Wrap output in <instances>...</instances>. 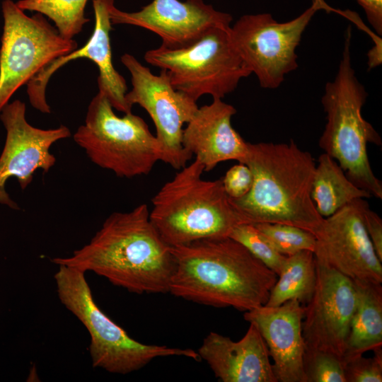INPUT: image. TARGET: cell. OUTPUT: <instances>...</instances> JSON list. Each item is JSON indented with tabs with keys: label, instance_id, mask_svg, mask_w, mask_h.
I'll list each match as a JSON object with an SVG mask.
<instances>
[{
	"label": "cell",
	"instance_id": "28",
	"mask_svg": "<svg viewBox=\"0 0 382 382\" xmlns=\"http://www.w3.org/2000/svg\"><path fill=\"white\" fill-rule=\"evenodd\" d=\"M221 180L228 196L231 199H239L250 190L253 176L246 164L238 163L226 171Z\"/></svg>",
	"mask_w": 382,
	"mask_h": 382
},
{
	"label": "cell",
	"instance_id": "20",
	"mask_svg": "<svg viewBox=\"0 0 382 382\" xmlns=\"http://www.w3.org/2000/svg\"><path fill=\"white\" fill-rule=\"evenodd\" d=\"M352 281L356 289L357 304L351 321L343 364L351 358L382 347L381 284Z\"/></svg>",
	"mask_w": 382,
	"mask_h": 382
},
{
	"label": "cell",
	"instance_id": "5",
	"mask_svg": "<svg viewBox=\"0 0 382 382\" xmlns=\"http://www.w3.org/2000/svg\"><path fill=\"white\" fill-rule=\"evenodd\" d=\"M351 40L352 28L349 26L337 74L325 84L321 98L327 122L318 144L354 185L381 199L382 183L371 169L367 145L381 146L382 141L379 134L362 116L368 93L352 66Z\"/></svg>",
	"mask_w": 382,
	"mask_h": 382
},
{
	"label": "cell",
	"instance_id": "15",
	"mask_svg": "<svg viewBox=\"0 0 382 382\" xmlns=\"http://www.w3.org/2000/svg\"><path fill=\"white\" fill-rule=\"evenodd\" d=\"M95 16L93 32L80 49L59 57L40 70L27 86V93L31 105L42 113H50L45 93L47 85L52 74L68 62L79 58L91 60L98 68V91L104 94L114 109L125 114L132 112L125 100L127 91L126 81L114 68L110 32L112 23L110 9L114 0H91Z\"/></svg>",
	"mask_w": 382,
	"mask_h": 382
},
{
	"label": "cell",
	"instance_id": "11",
	"mask_svg": "<svg viewBox=\"0 0 382 382\" xmlns=\"http://www.w3.org/2000/svg\"><path fill=\"white\" fill-rule=\"evenodd\" d=\"M121 62L131 74L132 88L125 95L127 105L138 104L148 112L155 125L161 161L181 169L192 156L183 146V127L197 110V102L173 87L165 69L155 75L130 54H123Z\"/></svg>",
	"mask_w": 382,
	"mask_h": 382
},
{
	"label": "cell",
	"instance_id": "25",
	"mask_svg": "<svg viewBox=\"0 0 382 382\" xmlns=\"http://www.w3.org/2000/svg\"><path fill=\"white\" fill-rule=\"evenodd\" d=\"M230 238L242 244L253 255L277 275L286 260L253 224H241L231 231Z\"/></svg>",
	"mask_w": 382,
	"mask_h": 382
},
{
	"label": "cell",
	"instance_id": "27",
	"mask_svg": "<svg viewBox=\"0 0 382 382\" xmlns=\"http://www.w3.org/2000/svg\"><path fill=\"white\" fill-rule=\"evenodd\" d=\"M372 351V357L360 355L351 358L343 364L346 382L382 381L381 347Z\"/></svg>",
	"mask_w": 382,
	"mask_h": 382
},
{
	"label": "cell",
	"instance_id": "21",
	"mask_svg": "<svg viewBox=\"0 0 382 382\" xmlns=\"http://www.w3.org/2000/svg\"><path fill=\"white\" fill-rule=\"evenodd\" d=\"M371 194L354 185L337 162L325 153L316 166L311 197L317 211L328 217L357 199L370 198Z\"/></svg>",
	"mask_w": 382,
	"mask_h": 382
},
{
	"label": "cell",
	"instance_id": "22",
	"mask_svg": "<svg viewBox=\"0 0 382 382\" xmlns=\"http://www.w3.org/2000/svg\"><path fill=\"white\" fill-rule=\"evenodd\" d=\"M316 284V266L312 251L302 250L287 256L265 305L278 306L296 299L306 306L313 294Z\"/></svg>",
	"mask_w": 382,
	"mask_h": 382
},
{
	"label": "cell",
	"instance_id": "30",
	"mask_svg": "<svg viewBox=\"0 0 382 382\" xmlns=\"http://www.w3.org/2000/svg\"><path fill=\"white\" fill-rule=\"evenodd\" d=\"M363 8L366 19L376 33L382 35V0H355Z\"/></svg>",
	"mask_w": 382,
	"mask_h": 382
},
{
	"label": "cell",
	"instance_id": "9",
	"mask_svg": "<svg viewBox=\"0 0 382 382\" xmlns=\"http://www.w3.org/2000/svg\"><path fill=\"white\" fill-rule=\"evenodd\" d=\"M1 11L0 112L40 70L78 47L75 40L63 37L41 13L29 16L12 0L2 1Z\"/></svg>",
	"mask_w": 382,
	"mask_h": 382
},
{
	"label": "cell",
	"instance_id": "2",
	"mask_svg": "<svg viewBox=\"0 0 382 382\" xmlns=\"http://www.w3.org/2000/svg\"><path fill=\"white\" fill-rule=\"evenodd\" d=\"M169 293L195 303L245 312L266 303L277 274L230 237L170 247Z\"/></svg>",
	"mask_w": 382,
	"mask_h": 382
},
{
	"label": "cell",
	"instance_id": "18",
	"mask_svg": "<svg viewBox=\"0 0 382 382\" xmlns=\"http://www.w3.org/2000/svg\"><path fill=\"white\" fill-rule=\"evenodd\" d=\"M236 113L233 105L214 98L210 104L198 107L183 129L184 149L195 156L204 171L228 160L244 162L248 142L231 125V118Z\"/></svg>",
	"mask_w": 382,
	"mask_h": 382
},
{
	"label": "cell",
	"instance_id": "13",
	"mask_svg": "<svg viewBox=\"0 0 382 382\" xmlns=\"http://www.w3.org/2000/svg\"><path fill=\"white\" fill-rule=\"evenodd\" d=\"M26 107L20 100L7 103L0 112L6 132L5 144L0 156V204L12 209H20L10 197L5 186L11 178H16L23 190L33 179L37 170L44 173L56 163L50 148L55 142L71 136L64 126L44 129L30 125L25 117Z\"/></svg>",
	"mask_w": 382,
	"mask_h": 382
},
{
	"label": "cell",
	"instance_id": "29",
	"mask_svg": "<svg viewBox=\"0 0 382 382\" xmlns=\"http://www.w3.org/2000/svg\"><path fill=\"white\" fill-rule=\"evenodd\" d=\"M364 224L374 249L382 262V219L369 206L365 207L363 213Z\"/></svg>",
	"mask_w": 382,
	"mask_h": 382
},
{
	"label": "cell",
	"instance_id": "24",
	"mask_svg": "<svg viewBox=\"0 0 382 382\" xmlns=\"http://www.w3.org/2000/svg\"><path fill=\"white\" fill-rule=\"evenodd\" d=\"M254 225L284 255L289 256L302 250L314 252L316 238L309 231L282 224L258 223Z\"/></svg>",
	"mask_w": 382,
	"mask_h": 382
},
{
	"label": "cell",
	"instance_id": "6",
	"mask_svg": "<svg viewBox=\"0 0 382 382\" xmlns=\"http://www.w3.org/2000/svg\"><path fill=\"white\" fill-rule=\"evenodd\" d=\"M85 272L59 265L54 275L61 303L84 325L90 335L92 366L111 374H127L141 369L158 357H200L192 349L146 345L131 337L96 304Z\"/></svg>",
	"mask_w": 382,
	"mask_h": 382
},
{
	"label": "cell",
	"instance_id": "26",
	"mask_svg": "<svg viewBox=\"0 0 382 382\" xmlns=\"http://www.w3.org/2000/svg\"><path fill=\"white\" fill-rule=\"evenodd\" d=\"M303 368L307 382H346L342 361L330 353L306 349Z\"/></svg>",
	"mask_w": 382,
	"mask_h": 382
},
{
	"label": "cell",
	"instance_id": "12",
	"mask_svg": "<svg viewBox=\"0 0 382 382\" xmlns=\"http://www.w3.org/2000/svg\"><path fill=\"white\" fill-rule=\"evenodd\" d=\"M316 266V287L302 320L306 349L330 353L343 363L356 289L353 281L336 270L317 260Z\"/></svg>",
	"mask_w": 382,
	"mask_h": 382
},
{
	"label": "cell",
	"instance_id": "10",
	"mask_svg": "<svg viewBox=\"0 0 382 382\" xmlns=\"http://www.w3.org/2000/svg\"><path fill=\"white\" fill-rule=\"evenodd\" d=\"M323 0L295 18L278 22L269 13L245 14L231 26L233 45L245 65L263 88L275 89L298 67L296 50L315 13L325 8Z\"/></svg>",
	"mask_w": 382,
	"mask_h": 382
},
{
	"label": "cell",
	"instance_id": "14",
	"mask_svg": "<svg viewBox=\"0 0 382 382\" xmlns=\"http://www.w3.org/2000/svg\"><path fill=\"white\" fill-rule=\"evenodd\" d=\"M368 202L357 199L324 221L315 235L316 260L352 280L382 283V264L366 231L363 213Z\"/></svg>",
	"mask_w": 382,
	"mask_h": 382
},
{
	"label": "cell",
	"instance_id": "4",
	"mask_svg": "<svg viewBox=\"0 0 382 382\" xmlns=\"http://www.w3.org/2000/svg\"><path fill=\"white\" fill-rule=\"evenodd\" d=\"M204 171L195 158L178 170L151 200L150 220L170 247L227 238L236 226L248 224L225 192L221 179H203Z\"/></svg>",
	"mask_w": 382,
	"mask_h": 382
},
{
	"label": "cell",
	"instance_id": "7",
	"mask_svg": "<svg viewBox=\"0 0 382 382\" xmlns=\"http://www.w3.org/2000/svg\"><path fill=\"white\" fill-rule=\"evenodd\" d=\"M231 26L214 27L190 43L148 50L145 61L165 69L173 87L193 100L204 95L222 99L251 72L232 42Z\"/></svg>",
	"mask_w": 382,
	"mask_h": 382
},
{
	"label": "cell",
	"instance_id": "19",
	"mask_svg": "<svg viewBox=\"0 0 382 382\" xmlns=\"http://www.w3.org/2000/svg\"><path fill=\"white\" fill-rule=\"evenodd\" d=\"M197 352L222 382H277L267 345L253 324L237 342L210 332Z\"/></svg>",
	"mask_w": 382,
	"mask_h": 382
},
{
	"label": "cell",
	"instance_id": "17",
	"mask_svg": "<svg viewBox=\"0 0 382 382\" xmlns=\"http://www.w3.org/2000/svg\"><path fill=\"white\" fill-rule=\"evenodd\" d=\"M304 310V306L293 299L278 306L263 305L244 312V319L257 328L267 345L277 382H307L302 334Z\"/></svg>",
	"mask_w": 382,
	"mask_h": 382
},
{
	"label": "cell",
	"instance_id": "1",
	"mask_svg": "<svg viewBox=\"0 0 382 382\" xmlns=\"http://www.w3.org/2000/svg\"><path fill=\"white\" fill-rule=\"evenodd\" d=\"M149 212L144 203L112 213L88 243L51 262L93 272L132 293H169L175 260Z\"/></svg>",
	"mask_w": 382,
	"mask_h": 382
},
{
	"label": "cell",
	"instance_id": "23",
	"mask_svg": "<svg viewBox=\"0 0 382 382\" xmlns=\"http://www.w3.org/2000/svg\"><path fill=\"white\" fill-rule=\"evenodd\" d=\"M88 0H19L17 6L24 11H35L54 23L59 33L64 38L73 39L89 19L85 16Z\"/></svg>",
	"mask_w": 382,
	"mask_h": 382
},
{
	"label": "cell",
	"instance_id": "8",
	"mask_svg": "<svg viewBox=\"0 0 382 382\" xmlns=\"http://www.w3.org/2000/svg\"><path fill=\"white\" fill-rule=\"evenodd\" d=\"M73 138L94 164L120 178L148 175L161 159L159 143L145 121L132 112L117 116L99 91Z\"/></svg>",
	"mask_w": 382,
	"mask_h": 382
},
{
	"label": "cell",
	"instance_id": "16",
	"mask_svg": "<svg viewBox=\"0 0 382 382\" xmlns=\"http://www.w3.org/2000/svg\"><path fill=\"white\" fill-rule=\"evenodd\" d=\"M110 18L112 25H132L156 33L161 45L169 48L186 45L214 27L231 25L233 21L230 13L203 0H153L135 12L121 11L114 4Z\"/></svg>",
	"mask_w": 382,
	"mask_h": 382
},
{
	"label": "cell",
	"instance_id": "3",
	"mask_svg": "<svg viewBox=\"0 0 382 382\" xmlns=\"http://www.w3.org/2000/svg\"><path fill=\"white\" fill-rule=\"evenodd\" d=\"M243 163L253 173V185L244 197L231 201L248 224H282L318 233L324 218L311 197L316 164L311 153L293 140L248 142Z\"/></svg>",
	"mask_w": 382,
	"mask_h": 382
}]
</instances>
